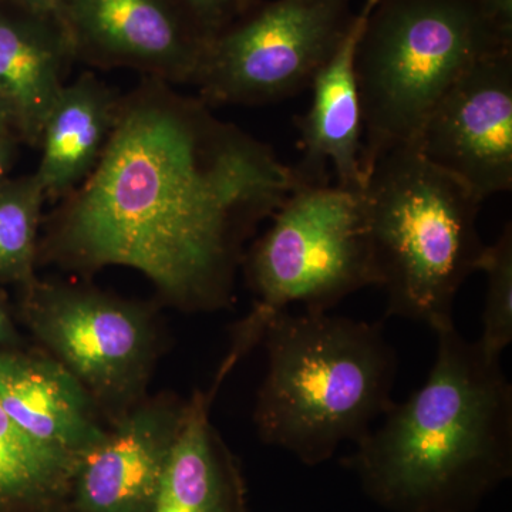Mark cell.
<instances>
[{
	"label": "cell",
	"instance_id": "cell-24",
	"mask_svg": "<svg viewBox=\"0 0 512 512\" xmlns=\"http://www.w3.org/2000/svg\"><path fill=\"white\" fill-rule=\"evenodd\" d=\"M20 141L18 138H0V187L9 180V173L15 163Z\"/></svg>",
	"mask_w": 512,
	"mask_h": 512
},
{
	"label": "cell",
	"instance_id": "cell-22",
	"mask_svg": "<svg viewBox=\"0 0 512 512\" xmlns=\"http://www.w3.org/2000/svg\"><path fill=\"white\" fill-rule=\"evenodd\" d=\"M23 348L22 336L16 328L5 299L0 295V349Z\"/></svg>",
	"mask_w": 512,
	"mask_h": 512
},
{
	"label": "cell",
	"instance_id": "cell-20",
	"mask_svg": "<svg viewBox=\"0 0 512 512\" xmlns=\"http://www.w3.org/2000/svg\"><path fill=\"white\" fill-rule=\"evenodd\" d=\"M259 2L261 0H178L208 43Z\"/></svg>",
	"mask_w": 512,
	"mask_h": 512
},
{
	"label": "cell",
	"instance_id": "cell-23",
	"mask_svg": "<svg viewBox=\"0 0 512 512\" xmlns=\"http://www.w3.org/2000/svg\"><path fill=\"white\" fill-rule=\"evenodd\" d=\"M8 5L18 6L39 15L56 16L60 19V3L62 0H0Z\"/></svg>",
	"mask_w": 512,
	"mask_h": 512
},
{
	"label": "cell",
	"instance_id": "cell-4",
	"mask_svg": "<svg viewBox=\"0 0 512 512\" xmlns=\"http://www.w3.org/2000/svg\"><path fill=\"white\" fill-rule=\"evenodd\" d=\"M363 192L386 316L450 328L457 293L487 247L477 229L484 201L416 144L379 157Z\"/></svg>",
	"mask_w": 512,
	"mask_h": 512
},
{
	"label": "cell",
	"instance_id": "cell-2",
	"mask_svg": "<svg viewBox=\"0 0 512 512\" xmlns=\"http://www.w3.org/2000/svg\"><path fill=\"white\" fill-rule=\"evenodd\" d=\"M436 335L426 382L343 460L389 512H474L512 476V386L500 359L456 325Z\"/></svg>",
	"mask_w": 512,
	"mask_h": 512
},
{
	"label": "cell",
	"instance_id": "cell-18",
	"mask_svg": "<svg viewBox=\"0 0 512 512\" xmlns=\"http://www.w3.org/2000/svg\"><path fill=\"white\" fill-rule=\"evenodd\" d=\"M45 192L35 173L0 187V284L26 288L37 278Z\"/></svg>",
	"mask_w": 512,
	"mask_h": 512
},
{
	"label": "cell",
	"instance_id": "cell-9",
	"mask_svg": "<svg viewBox=\"0 0 512 512\" xmlns=\"http://www.w3.org/2000/svg\"><path fill=\"white\" fill-rule=\"evenodd\" d=\"M414 144L483 201L511 191L512 49L471 64L431 111Z\"/></svg>",
	"mask_w": 512,
	"mask_h": 512
},
{
	"label": "cell",
	"instance_id": "cell-10",
	"mask_svg": "<svg viewBox=\"0 0 512 512\" xmlns=\"http://www.w3.org/2000/svg\"><path fill=\"white\" fill-rule=\"evenodd\" d=\"M76 59L195 84L208 42L178 0H62Z\"/></svg>",
	"mask_w": 512,
	"mask_h": 512
},
{
	"label": "cell",
	"instance_id": "cell-25",
	"mask_svg": "<svg viewBox=\"0 0 512 512\" xmlns=\"http://www.w3.org/2000/svg\"><path fill=\"white\" fill-rule=\"evenodd\" d=\"M18 138L16 134L15 124H13L12 116H10L8 107L0 99V138ZM20 141V140H19Z\"/></svg>",
	"mask_w": 512,
	"mask_h": 512
},
{
	"label": "cell",
	"instance_id": "cell-13",
	"mask_svg": "<svg viewBox=\"0 0 512 512\" xmlns=\"http://www.w3.org/2000/svg\"><path fill=\"white\" fill-rule=\"evenodd\" d=\"M375 0H365L342 45L316 73L311 84L313 100L305 116L296 119L301 160L292 165L298 185L330 184L365 190L362 171L363 116L355 72L356 43Z\"/></svg>",
	"mask_w": 512,
	"mask_h": 512
},
{
	"label": "cell",
	"instance_id": "cell-19",
	"mask_svg": "<svg viewBox=\"0 0 512 512\" xmlns=\"http://www.w3.org/2000/svg\"><path fill=\"white\" fill-rule=\"evenodd\" d=\"M478 271L487 276L483 330L478 346L485 355L501 359L512 342V225H505L493 245L485 247Z\"/></svg>",
	"mask_w": 512,
	"mask_h": 512
},
{
	"label": "cell",
	"instance_id": "cell-15",
	"mask_svg": "<svg viewBox=\"0 0 512 512\" xmlns=\"http://www.w3.org/2000/svg\"><path fill=\"white\" fill-rule=\"evenodd\" d=\"M222 380L187 400L154 512H248L241 467L210 420Z\"/></svg>",
	"mask_w": 512,
	"mask_h": 512
},
{
	"label": "cell",
	"instance_id": "cell-7",
	"mask_svg": "<svg viewBox=\"0 0 512 512\" xmlns=\"http://www.w3.org/2000/svg\"><path fill=\"white\" fill-rule=\"evenodd\" d=\"M19 311L40 349L83 384L107 424L146 399L161 350L150 305L36 278L20 289Z\"/></svg>",
	"mask_w": 512,
	"mask_h": 512
},
{
	"label": "cell",
	"instance_id": "cell-3",
	"mask_svg": "<svg viewBox=\"0 0 512 512\" xmlns=\"http://www.w3.org/2000/svg\"><path fill=\"white\" fill-rule=\"evenodd\" d=\"M261 342L268 369L256 397V433L305 466L362 440L393 406L397 355L382 322L288 309L271 319Z\"/></svg>",
	"mask_w": 512,
	"mask_h": 512
},
{
	"label": "cell",
	"instance_id": "cell-5",
	"mask_svg": "<svg viewBox=\"0 0 512 512\" xmlns=\"http://www.w3.org/2000/svg\"><path fill=\"white\" fill-rule=\"evenodd\" d=\"M512 49L481 0H375L356 43L365 181L384 153L421 128L471 64Z\"/></svg>",
	"mask_w": 512,
	"mask_h": 512
},
{
	"label": "cell",
	"instance_id": "cell-1",
	"mask_svg": "<svg viewBox=\"0 0 512 512\" xmlns=\"http://www.w3.org/2000/svg\"><path fill=\"white\" fill-rule=\"evenodd\" d=\"M295 188L271 146L144 77L121 97L99 163L46 221L39 262L127 266L175 308L218 311L234 301L245 242Z\"/></svg>",
	"mask_w": 512,
	"mask_h": 512
},
{
	"label": "cell",
	"instance_id": "cell-6",
	"mask_svg": "<svg viewBox=\"0 0 512 512\" xmlns=\"http://www.w3.org/2000/svg\"><path fill=\"white\" fill-rule=\"evenodd\" d=\"M271 218L242 261L255 303L235 328L227 356L234 365L261 342L276 313L296 303L329 312L379 285L363 190L298 185Z\"/></svg>",
	"mask_w": 512,
	"mask_h": 512
},
{
	"label": "cell",
	"instance_id": "cell-21",
	"mask_svg": "<svg viewBox=\"0 0 512 512\" xmlns=\"http://www.w3.org/2000/svg\"><path fill=\"white\" fill-rule=\"evenodd\" d=\"M485 12L490 16L501 35L512 40V0H481Z\"/></svg>",
	"mask_w": 512,
	"mask_h": 512
},
{
	"label": "cell",
	"instance_id": "cell-16",
	"mask_svg": "<svg viewBox=\"0 0 512 512\" xmlns=\"http://www.w3.org/2000/svg\"><path fill=\"white\" fill-rule=\"evenodd\" d=\"M121 97L83 73L66 83L40 134L36 177L46 201H59L76 190L99 163L119 117Z\"/></svg>",
	"mask_w": 512,
	"mask_h": 512
},
{
	"label": "cell",
	"instance_id": "cell-14",
	"mask_svg": "<svg viewBox=\"0 0 512 512\" xmlns=\"http://www.w3.org/2000/svg\"><path fill=\"white\" fill-rule=\"evenodd\" d=\"M74 60L62 20L0 2V99L20 143L39 144Z\"/></svg>",
	"mask_w": 512,
	"mask_h": 512
},
{
	"label": "cell",
	"instance_id": "cell-17",
	"mask_svg": "<svg viewBox=\"0 0 512 512\" xmlns=\"http://www.w3.org/2000/svg\"><path fill=\"white\" fill-rule=\"evenodd\" d=\"M76 466L30 439L0 406V512H63Z\"/></svg>",
	"mask_w": 512,
	"mask_h": 512
},
{
	"label": "cell",
	"instance_id": "cell-8",
	"mask_svg": "<svg viewBox=\"0 0 512 512\" xmlns=\"http://www.w3.org/2000/svg\"><path fill=\"white\" fill-rule=\"evenodd\" d=\"M353 0H261L207 46L194 86L208 106L274 103L311 87L348 36Z\"/></svg>",
	"mask_w": 512,
	"mask_h": 512
},
{
	"label": "cell",
	"instance_id": "cell-11",
	"mask_svg": "<svg viewBox=\"0 0 512 512\" xmlns=\"http://www.w3.org/2000/svg\"><path fill=\"white\" fill-rule=\"evenodd\" d=\"M187 400L147 396L80 458L63 512H154Z\"/></svg>",
	"mask_w": 512,
	"mask_h": 512
},
{
	"label": "cell",
	"instance_id": "cell-12",
	"mask_svg": "<svg viewBox=\"0 0 512 512\" xmlns=\"http://www.w3.org/2000/svg\"><path fill=\"white\" fill-rule=\"evenodd\" d=\"M0 406L30 439L77 463L109 427L83 384L42 349H0Z\"/></svg>",
	"mask_w": 512,
	"mask_h": 512
}]
</instances>
